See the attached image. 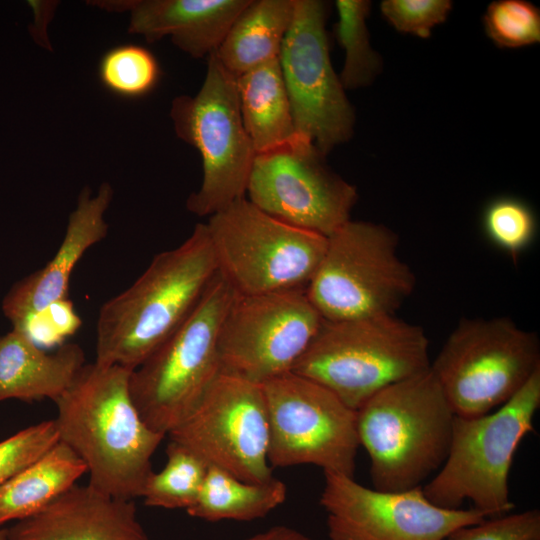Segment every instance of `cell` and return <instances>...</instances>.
I'll return each mask as SVG.
<instances>
[{"label":"cell","mask_w":540,"mask_h":540,"mask_svg":"<svg viewBox=\"0 0 540 540\" xmlns=\"http://www.w3.org/2000/svg\"><path fill=\"white\" fill-rule=\"evenodd\" d=\"M487 35L499 46L519 48L540 41V12L530 2L500 0L484 15Z\"/></svg>","instance_id":"f1b7e54d"},{"label":"cell","mask_w":540,"mask_h":540,"mask_svg":"<svg viewBox=\"0 0 540 540\" xmlns=\"http://www.w3.org/2000/svg\"><path fill=\"white\" fill-rule=\"evenodd\" d=\"M539 406L540 370L495 412L455 416L447 458L422 486L424 496L445 509H460L468 500L487 518L510 513L509 472L521 441L534 431Z\"/></svg>","instance_id":"5b68a950"},{"label":"cell","mask_w":540,"mask_h":540,"mask_svg":"<svg viewBox=\"0 0 540 540\" xmlns=\"http://www.w3.org/2000/svg\"><path fill=\"white\" fill-rule=\"evenodd\" d=\"M273 467L315 465L354 478L356 411L321 384L287 372L261 384Z\"/></svg>","instance_id":"8fae6325"},{"label":"cell","mask_w":540,"mask_h":540,"mask_svg":"<svg viewBox=\"0 0 540 540\" xmlns=\"http://www.w3.org/2000/svg\"><path fill=\"white\" fill-rule=\"evenodd\" d=\"M246 194L269 215L325 237L350 220L358 197L314 143L298 135L255 155Z\"/></svg>","instance_id":"5bb4252c"},{"label":"cell","mask_w":540,"mask_h":540,"mask_svg":"<svg viewBox=\"0 0 540 540\" xmlns=\"http://www.w3.org/2000/svg\"><path fill=\"white\" fill-rule=\"evenodd\" d=\"M293 14L294 0H250L216 50L219 61L237 78L277 59Z\"/></svg>","instance_id":"44dd1931"},{"label":"cell","mask_w":540,"mask_h":540,"mask_svg":"<svg viewBox=\"0 0 540 540\" xmlns=\"http://www.w3.org/2000/svg\"><path fill=\"white\" fill-rule=\"evenodd\" d=\"M424 329L393 315L323 321L291 372L358 410L385 387L430 368Z\"/></svg>","instance_id":"277c9868"},{"label":"cell","mask_w":540,"mask_h":540,"mask_svg":"<svg viewBox=\"0 0 540 540\" xmlns=\"http://www.w3.org/2000/svg\"><path fill=\"white\" fill-rule=\"evenodd\" d=\"M131 370L86 363L54 402L59 441L83 461L88 485L124 500L141 497L165 435L149 428L130 393Z\"/></svg>","instance_id":"6da1fadb"},{"label":"cell","mask_w":540,"mask_h":540,"mask_svg":"<svg viewBox=\"0 0 540 540\" xmlns=\"http://www.w3.org/2000/svg\"><path fill=\"white\" fill-rule=\"evenodd\" d=\"M324 479L319 503L330 540H446L458 528L487 518L474 508L436 506L422 486L387 492L338 473L324 472Z\"/></svg>","instance_id":"2e32d148"},{"label":"cell","mask_w":540,"mask_h":540,"mask_svg":"<svg viewBox=\"0 0 540 540\" xmlns=\"http://www.w3.org/2000/svg\"><path fill=\"white\" fill-rule=\"evenodd\" d=\"M250 0H122L93 1L100 8L130 13L128 31L147 42L170 36L174 45L194 58L216 51L234 20Z\"/></svg>","instance_id":"d6986e66"},{"label":"cell","mask_w":540,"mask_h":540,"mask_svg":"<svg viewBox=\"0 0 540 540\" xmlns=\"http://www.w3.org/2000/svg\"><path fill=\"white\" fill-rule=\"evenodd\" d=\"M236 88L243 124L256 154L296 135L278 58L238 76Z\"/></svg>","instance_id":"7402d4cb"},{"label":"cell","mask_w":540,"mask_h":540,"mask_svg":"<svg viewBox=\"0 0 540 540\" xmlns=\"http://www.w3.org/2000/svg\"><path fill=\"white\" fill-rule=\"evenodd\" d=\"M245 540H315L310 536L285 525H276L256 533Z\"/></svg>","instance_id":"836d02e7"},{"label":"cell","mask_w":540,"mask_h":540,"mask_svg":"<svg viewBox=\"0 0 540 540\" xmlns=\"http://www.w3.org/2000/svg\"><path fill=\"white\" fill-rule=\"evenodd\" d=\"M167 435L209 466L240 480L264 483L274 478L261 384L220 372L192 412Z\"/></svg>","instance_id":"7c38bea8"},{"label":"cell","mask_w":540,"mask_h":540,"mask_svg":"<svg viewBox=\"0 0 540 540\" xmlns=\"http://www.w3.org/2000/svg\"><path fill=\"white\" fill-rule=\"evenodd\" d=\"M429 370L456 416H482L506 403L540 370L539 338L508 317L465 318Z\"/></svg>","instance_id":"9c48e42d"},{"label":"cell","mask_w":540,"mask_h":540,"mask_svg":"<svg viewBox=\"0 0 540 540\" xmlns=\"http://www.w3.org/2000/svg\"><path fill=\"white\" fill-rule=\"evenodd\" d=\"M102 85L122 98H139L150 93L160 78L155 56L143 46L122 44L108 50L99 62Z\"/></svg>","instance_id":"4316f807"},{"label":"cell","mask_w":540,"mask_h":540,"mask_svg":"<svg viewBox=\"0 0 540 540\" xmlns=\"http://www.w3.org/2000/svg\"><path fill=\"white\" fill-rule=\"evenodd\" d=\"M416 277L398 255V236L384 225L349 220L327 237L306 295L325 321L393 315Z\"/></svg>","instance_id":"52a82bcc"},{"label":"cell","mask_w":540,"mask_h":540,"mask_svg":"<svg viewBox=\"0 0 540 540\" xmlns=\"http://www.w3.org/2000/svg\"><path fill=\"white\" fill-rule=\"evenodd\" d=\"M219 274L237 295L306 290L327 237L292 226L240 198L205 223Z\"/></svg>","instance_id":"ba28073f"},{"label":"cell","mask_w":540,"mask_h":540,"mask_svg":"<svg viewBox=\"0 0 540 540\" xmlns=\"http://www.w3.org/2000/svg\"><path fill=\"white\" fill-rule=\"evenodd\" d=\"M380 7L396 30L427 38L435 26L446 20L452 3L448 0H385Z\"/></svg>","instance_id":"d6a6232c"},{"label":"cell","mask_w":540,"mask_h":540,"mask_svg":"<svg viewBox=\"0 0 540 540\" xmlns=\"http://www.w3.org/2000/svg\"><path fill=\"white\" fill-rule=\"evenodd\" d=\"M170 116L177 136L192 145L202 159L203 178L187 209L204 217L246 197L255 150L241 117L236 77L219 61L207 57L203 84L195 96L172 101Z\"/></svg>","instance_id":"30bf717a"},{"label":"cell","mask_w":540,"mask_h":540,"mask_svg":"<svg viewBox=\"0 0 540 540\" xmlns=\"http://www.w3.org/2000/svg\"><path fill=\"white\" fill-rule=\"evenodd\" d=\"M217 273L206 225L199 223L100 307L95 361L135 370L185 321Z\"/></svg>","instance_id":"7a4b0ae2"},{"label":"cell","mask_w":540,"mask_h":540,"mask_svg":"<svg viewBox=\"0 0 540 540\" xmlns=\"http://www.w3.org/2000/svg\"><path fill=\"white\" fill-rule=\"evenodd\" d=\"M235 296L218 272L185 321L131 372L132 400L155 432L177 427L221 372L219 332Z\"/></svg>","instance_id":"8992f818"},{"label":"cell","mask_w":540,"mask_h":540,"mask_svg":"<svg viewBox=\"0 0 540 540\" xmlns=\"http://www.w3.org/2000/svg\"><path fill=\"white\" fill-rule=\"evenodd\" d=\"M112 196L108 183H103L94 196L87 187L82 190L54 256L44 267L16 282L3 298L2 311L12 326L31 313L69 298L75 266L90 247L107 235L104 214Z\"/></svg>","instance_id":"ac0fdd59"},{"label":"cell","mask_w":540,"mask_h":540,"mask_svg":"<svg viewBox=\"0 0 540 540\" xmlns=\"http://www.w3.org/2000/svg\"><path fill=\"white\" fill-rule=\"evenodd\" d=\"M286 497L285 483L276 478L264 483H250L209 466L201 491L186 512L211 522L252 521L265 517Z\"/></svg>","instance_id":"cb8c5ba5"},{"label":"cell","mask_w":540,"mask_h":540,"mask_svg":"<svg viewBox=\"0 0 540 540\" xmlns=\"http://www.w3.org/2000/svg\"><path fill=\"white\" fill-rule=\"evenodd\" d=\"M483 227L492 243L516 259L532 243L536 221L528 205L515 198L501 197L486 207Z\"/></svg>","instance_id":"83f0119b"},{"label":"cell","mask_w":540,"mask_h":540,"mask_svg":"<svg viewBox=\"0 0 540 540\" xmlns=\"http://www.w3.org/2000/svg\"><path fill=\"white\" fill-rule=\"evenodd\" d=\"M59 441L54 419L31 425L0 441V486Z\"/></svg>","instance_id":"f546056e"},{"label":"cell","mask_w":540,"mask_h":540,"mask_svg":"<svg viewBox=\"0 0 540 540\" xmlns=\"http://www.w3.org/2000/svg\"><path fill=\"white\" fill-rule=\"evenodd\" d=\"M323 321L305 290L236 294L219 332L221 372L258 384L290 372Z\"/></svg>","instance_id":"4fadbf2b"},{"label":"cell","mask_w":540,"mask_h":540,"mask_svg":"<svg viewBox=\"0 0 540 540\" xmlns=\"http://www.w3.org/2000/svg\"><path fill=\"white\" fill-rule=\"evenodd\" d=\"M455 414L430 370L391 384L356 410L359 445L370 458L373 488L423 486L445 462Z\"/></svg>","instance_id":"3957f363"},{"label":"cell","mask_w":540,"mask_h":540,"mask_svg":"<svg viewBox=\"0 0 540 540\" xmlns=\"http://www.w3.org/2000/svg\"><path fill=\"white\" fill-rule=\"evenodd\" d=\"M7 530L8 540H150L133 500L73 485Z\"/></svg>","instance_id":"e0dca14e"},{"label":"cell","mask_w":540,"mask_h":540,"mask_svg":"<svg viewBox=\"0 0 540 540\" xmlns=\"http://www.w3.org/2000/svg\"><path fill=\"white\" fill-rule=\"evenodd\" d=\"M325 20L324 2L294 0L292 22L278 56L296 135L324 155L351 138L355 123L331 64Z\"/></svg>","instance_id":"9a60e30c"},{"label":"cell","mask_w":540,"mask_h":540,"mask_svg":"<svg viewBox=\"0 0 540 540\" xmlns=\"http://www.w3.org/2000/svg\"><path fill=\"white\" fill-rule=\"evenodd\" d=\"M167 461L159 472H152L141 497L150 507L187 510L196 501L209 465L186 447L171 441Z\"/></svg>","instance_id":"d4e9b609"},{"label":"cell","mask_w":540,"mask_h":540,"mask_svg":"<svg viewBox=\"0 0 540 540\" xmlns=\"http://www.w3.org/2000/svg\"><path fill=\"white\" fill-rule=\"evenodd\" d=\"M87 473L83 461L58 441L0 486V526L35 515Z\"/></svg>","instance_id":"603a6c76"},{"label":"cell","mask_w":540,"mask_h":540,"mask_svg":"<svg viewBox=\"0 0 540 540\" xmlns=\"http://www.w3.org/2000/svg\"><path fill=\"white\" fill-rule=\"evenodd\" d=\"M81 318L67 298L31 313L12 326L42 349H49L72 336L80 328Z\"/></svg>","instance_id":"4dcf8cb0"},{"label":"cell","mask_w":540,"mask_h":540,"mask_svg":"<svg viewBox=\"0 0 540 540\" xmlns=\"http://www.w3.org/2000/svg\"><path fill=\"white\" fill-rule=\"evenodd\" d=\"M85 364V352L76 343H64L47 352L12 329L0 336V402L55 401Z\"/></svg>","instance_id":"ffe728a7"},{"label":"cell","mask_w":540,"mask_h":540,"mask_svg":"<svg viewBox=\"0 0 540 540\" xmlns=\"http://www.w3.org/2000/svg\"><path fill=\"white\" fill-rule=\"evenodd\" d=\"M446 540H540V511L529 509L486 518L458 528Z\"/></svg>","instance_id":"1f68e13d"},{"label":"cell","mask_w":540,"mask_h":540,"mask_svg":"<svg viewBox=\"0 0 540 540\" xmlns=\"http://www.w3.org/2000/svg\"><path fill=\"white\" fill-rule=\"evenodd\" d=\"M0 540H8L7 538V530L0 528Z\"/></svg>","instance_id":"e575fe53"},{"label":"cell","mask_w":540,"mask_h":540,"mask_svg":"<svg viewBox=\"0 0 540 540\" xmlns=\"http://www.w3.org/2000/svg\"><path fill=\"white\" fill-rule=\"evenodd\" d=\"M337 40L344 50V63L339 75L344 89H357L372 83L381 70V59L370 44L366 19L370 2L337 0Z\"/></svg>","instance_id":"484cf974"}]
</instances>
